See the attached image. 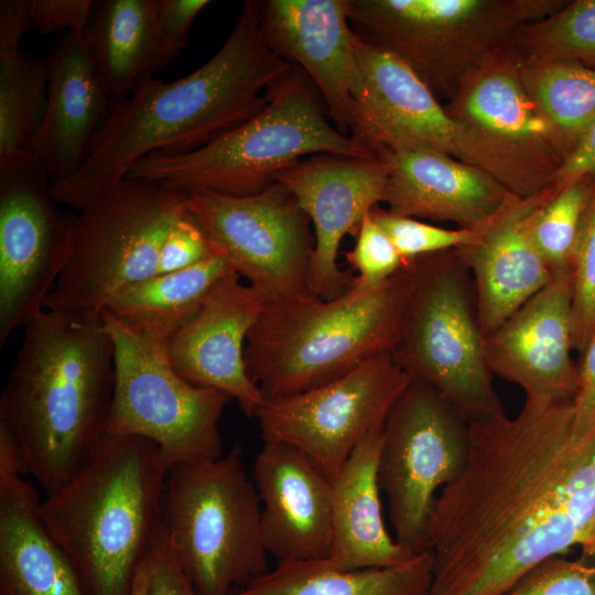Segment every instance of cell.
I'll return each instance as SVG.
<instances>
[{"label": "cell", "instance_id": "1", "mask_svg": "<svg viewBox=\"0 0 595 595\" xmlns=\"http://www.w3.org/2000/svg\"><path fill=\"white\" fill-rule=\"evenodd\" d=\"M595 518V429L574 435L573 400H524L469 422L459 476L428 524L429 595H504L540 562L581 547Z\"/></svg>", "mask_w": 595, "mask_h": 595}, {"label": "cell", "instance_id": "2", "mask_svg": "<svg viewBox=\"0 0 595 595\" xmlns=\"http://www.w3.org/2000/svg\"><path fill=\"white\" fill-rule=\"evenodd\" d=\"M292 68L264 42L257 1H246L229 36L202 66L169 83L151 77L111 99L86 159L71 176L51 182L52 196L79 212L140 159L185 154L214 142L260 112Z\"/></svg>", "mask_w": 595, "mask_h": 595}, {"label": "cell", "instance_id": "3", "mask_svg": "<svg viewBox=\"0 0 595 595\" xmlns=\"http://www.w3.org/2000/svg\"><path fill=\"white\" fill-rule=\"evenodd\" d=\"M0 397V423L25 472L50 495L89 459L107 434L115 345L102 313L43 310L23 327Z\"/></svg>", "mask_w": 595, "mask_h": 595}, {"label": "cell", "instance_id": "4", "mask_svg": "<svg viewBox=\"0 0 595 595\" xmlns=\"http://www.w3.org/2000/svg\"><path fill=\"white\" fill-rule=\"evenodd\" d=\"M169 469L153 442L107 433L85 465L41 499V519L86 595H131L162 523Z\"/></svg>", "mask_w": 595, "mask_h": 595}, {"label": "cell", "instance_id": "5", "mask_svg": "<svg viewBox=\"0 0 595 595\" xmlns=\"http://www.w3.org/2000/svg\"><path fill=\"white\" fill-rule=\"evenodd\" d=\"M412 275L407 263L381 285L331 300L270 299L251 327L245 363L264 400L328 383L394 349Z\"/></svg>", "mask_w": 595, "mask_h": 595}, {"label": "cell", "instance_id": "6", "mask_svg": "<svg viewBox=\"0 0 595 595\" xmlns=\"http://www.w3.org/2000/svg\"><path fill=\"white\" fill-rule=\"evenodd\" d=\"M315 154L377 156L332 125L318 90L293 65L255 117L193 152L149 154L127 176L187 195L208 192L242 197L264 191L280 171Z\"/></svg>", "mask_w": 595, "mask_h": 595}, {"label": "cell", "instance_id": "7", "mask_svg": "<svg viewBox=\"0 0 595 595\" xmlns=\"http://www.w3.org/2000/svg\"><path fill=\"white\" fill-rule=\"evenodd\" d=\"M561 0H349L351 30L402 60L439 96L506 51L524 24L563 7Z\"/></svg>", "mask_w": 595, "mask_h": 595}, {"label": "cell", "instance_id": "8", "mask_svg": "<svg viewBox=\"0 0 595 595\" xmlns=\"http://www.w3.org/2000/svg\"><path fill=\"white\" fill-rule=\"evenodd\" d=\"M162 523L199 595H234L269 571L261 504L240 445L215 459L172 466Z\"/></svg>", "mask_w": 595, "mask_h": 595}, {"label": "cell", "instance_id": "9", "mask_svg": "<svg viewBox=\"0 0 595 595\" xmlns=\"http://www.w3.org/2000/svg\"><path fill=\"white\" fill-rule=\"evenodd\" d=\"M405 263L412 291L393 359L468 423L506 414L484 351L472 277L459 255L450 250Z\"/></svg>", "mask_w": 595, "mask_h": 595}, {"label": "cell", "instance_id": "10", "mask_svg": "<svg viewBox=\"0 0 595 595\" xmlns=\"http://www.w3.org/2000/svg\"><path fill=\"white\" fill-rule=\"evenodd\" d=\"M187 197L127 176L79 210L68 262L44 307L100 314L119 291L158 274L161 247Z\"/></svg>", "mask_w": 595, "mask_h": 595}, {"label": "cell", "instance_id": "11", "mask_svg": "<svg viewBox=\"0 0 595 595\" xmlns=\"http://www.w3.org/2000/svg\"><path fill=\"white\" fill-rule=\"evenodd\" d=\"M445 108L457 127V160L519 198L554 187L566 155L506 51L468 75Z\"/></svg>", "mask_w": 595, "mask_h": 595}, {"label": "cell", "instance_id": "12", "mask_svg": "<svg viewBox=\"0 0 595 595\" xmlns=\"http://www.w3.org/2000/svg\"><path fill=\"white\" fill-rule=\"evenodd\" d=\"M115 345V389L107 433L156 444L170 468L223 455L219 421L232 400L192 385L172 367L165 344L102 312Z\"/></svg>", "mask_w": 595, "mask_h": 595}, {"label": "cell", "instance_id": "13", "mask_svg": "<svg viewBox=\"0 0 595 595\" xmlns=\"http://www.w3.org/2000/svg\"><path fill=\"white\" fill-rule=\"evenodd\" d=\"M468 452V421L435 389L411 380L385 422L378 469L397 542L428 551L436 493L459 476Z\"/></svg>", "mask_w": 595, "mask_h": 595}, {"label": "cell", "instance_id": "14", "mask_svg": "<svg viewBox=\"0 0 595 595\" xmlns=\"http://www.w3.org/2000/svg\"><path fill=\"white\" fill-rule=\"evenodd\" d=\"M28 151L0 158V347L45 310L72 250L75 215Z\"/></svg>", "mask_w": 595, "mask_h": 595}, {"label": "cell", "instance_id": "15", "mask_svg": "<svg viewBox=\"0 0 595 595\" xmlns=\"http://www.w3.org/2000/svg\"><path fill=\"white\" fill-rule=\"evenodd\" d=\"M186 205L215 251L269 300L311 294L315 236L309 216L283 184L274 182L242 197L192 193Z\"/></svg>", "mask_w": 595, "mask_h": 595}, {"label": "cell", "instance_id": "16", "mask_svg": "<svg viewBox=\"0 0 595 595\" xmlns=\"http://www.w3.org/2000/svg\"><path fill=\"white\" fill-rule=\"evenodd\" d=\"M410 382L392 353H385L323 386L264 400L253 418L263 441L296 447L333 480L356 446L383 428Z\"/></svg>", "mask_w": 595, "mask_h": 595}, {"label": "cell", "instance_id": "17", "mask_svg": "<svg viewBox=\"0 0 595 595\" xmlns=\"http://www.w3.org/2000/svg\"><path fill=\"white\" fill-rule=\"evenodd\" d=\"M350 137L379 156L432 150L457 159V127L402 60L356 35Z\"/></svg>", "mask_w": 595, "mask_h": 595}, {"label": "cell", "instance_id": "18", "mask_svg": "<svg viewBox=\"0 0 595 595\" xmlns=\"http://www.w3.org/2000/svg\"><path fill=\"white\" fill-rule=\"evenodd\" d=\"M388 163L381 156L354 158L315 154L283 169V184L309 216L315 248L309 290L321 300L345 294L354 275L342 270L338 252L346 235L355 236L363 218L383 201Z\"/></svg>", "mask_w": 595, "mask_h": 595}, {"label": "cell", "instance_id": "19", "mask_svg": "<svg viewBox=\"0 0 595 595\" xmlns=\"http://www.w3.org/2000/svg\"><path fill=\"white\" fill-rule=\"evenodd\" d=\"M268 300L231 271L165 343L169 360L181 377L192 385L226 392L251 418L264 398L247 372L245 346Z\"/></svg>", "mask_w": 595, "mask_h": 595}, {"label": "cell", "instance_id": "20", "mask_svg": "<svg viewBox=\"0 0 595 595\" xmlns=\"http://www.w3.org/2000/svg\"><path fill=\"white\" fill-rule=\"evenodd\" d=\"M572 349L570 268L553 273L543 289L484 337L491 374L517 385L526 399L534 401L573 400L578 371Z\"/></svg>", "mask_w": 595, "mask_h": 595}, {"label": "cell", "instance_id": "21", "mask_svg": "<svg viewBox=\"0 0 595 595\" xmlns=\"http://www.w3.org/2000/svg\"><path fill=\"white\" fill-rule=\"evenodd\" d=\"M257 6L267 45L306 74L331 121L350 136L356 34L349 23V0H262Z\"/></svg>", "mask_w": 595, "mask_h": 595}, {"label": "cell", "instance_id": "22", "mask_svg": "<svg viewBox=\"0 0 595 595\" xmlns=\"http://www.w3.org/2000/svg\"><path fill=\"white\" fill-rule=\"evenodd\" d=\"M253 478L268 554L278 562L324 560L332 543V479L300 450L277 441H263Z\"/></svg>", "mask_w": 595, "mask_h": 595}, {"label": "cell", "instance_id": "23", "mask_svg": "<svg viewBox=\"0 0 595 595\" xmlns=\"http://www.w3.org/2000/svg\"><path fill=\"white\" fill-rule=\"evenodd\" d=\"M45 61L46 107L29 151L56 181L79 169L112 98L89 57L84 32L63 34Z\"/></svg>", "mask_w": 595, "mask_h": 595}, {"label": "cell", "instance_id": "24", "mask_svg": "<svg viewBox=\"0 0 595 595\" xmlns=\"http://www.w3.org/2000/svg\"><path fill=\"white\" fill-rule=\"evenodd\" d=\"M554 190L530 198H513L477 231L472 245L456 249L472 277L484 337L500 327L553 277L533 244L530 221Z\"/></svg>", "mask_w": 595, "mask_h": 595}, {"label": "cell", "instance_id": "25", "mask_svg": "<svg viewBox=\"0 0 595 595\" xmlns=\"http://www.w3.org/2000/svg\"><path fill=\"white\" fill-rule=\"evenodd\" d=\"M379 156L389 166L382 203L397 215L479 231L516 198L487 173L446 153L409 150Z\"/></svg>", "mask_w": 595, "mask_h": 595}, {"label": "cell", "instance_id": "26", "mask_svg": "<svg viewBox=\"0 0 595 595\" xmlns=\"http://www.w3.org/2000/svg\"><path fill=\"white\" fill-rule=\"evenodd\" d=\"M382 440L383 428L367 435L332 480V543L321 560L332 569L389 567L418 554L397 542L383 522L378 477Z\"/></svg>", "mask_w": 595, "mask_h": 595}, {"label": "cell", "instance_id": "27", "mask_svg": "<svg viewBox=\"0 0 595 595\" xmlns=\"http://www.w3.org/2000/svg\"><path fill=\"white\" fill-rule=\"evenodd\" d=\"M40 501L23 474L0 473V595H86L41 519Z\"/></svg>", "mask_w": 595, "mask_h": 595}, {"label": "cell", "instance_id": "28", "mask_svg": "<svg viewBox=\"0 0 595 595\" xmlns=\"http://www.w3.org/2000/svg\"><path fill=\"white\" fill-rule=\"evenodd\" d=\"M84 35L111 98L130 95L181 53L158 25L155 0L94 1Z\"/></svg>", "mask_w": 595, "mask_h": 595}, {"label": "cell", "instance_id": "29", "mask_svg": "<svg viewBox=\"0 0 595 595\" xmlns=\"http://www.w3.org/2000/svg\"><path fill=\"white\" fill-rule=\"evenodd\" d=\"M231 271L229 261L215 252L186 269L155 274L122 289L102 312L130 331L165 344Z\"/></svg>", "mask_w": 595, "mask_h": 595}, {"label": "cell", "instance_id": "30", "mask_svg": "<svg viewBox=\"0 0 595 595\" xmlns=\"http://www.w3.org/2000/svg\"><path fill=\"white\" fill-rule=\"evenodd\" d=\"M433 578L431 551L396 566L335 570L321 560L278 562L234 595H429Z\"/></svg>", "mask_w": 595, "mask_h": 595}, {"label": "cell", "instance_id": "31", "mask_svg": "<svg viewBox=\"0 0 595 595\" xmlns=\"http://www.w3.org/2000/svg\"><path fill=\"white\" fill-rule=\"evenodd\" d=\"M517 64L524 88L567 156L595 123V69L566 63Z\"/></svg>", "mask_w": 595, "mask_h": 595}, {"label": "cell", "instance_id": "32", "mask_svg": "<svg viewBox=\"0 0 595 595\" xmlns=\"http://www.w3.org/2000/svg\"><path fill=\"white\" fill-rule=\"evenodd\" d=\"M506 52L523 64L566 63L595 69V0L566 2L522 25Z\"/></svg>", "mask_w": 595, "mask_h": 595}, {"label": "cell", "instance_id": "33", "mask_svg": "<svg viewBox=\"0 0 595 595\" xmlns=\"http://www.w3.org/2000/svg\"><path fill=\"white\" fill-rule=\"evenodd\" d=\"M46 99L45 60L23 51L0 60V158L29 151Z\"/></svg>", "mask_w": 595, "mask_h": 595}, {"label": "cell", "instance_id": "34", "mask_svg": "<svg viewBox=\"0 0 595 595\" xmlns=\"http://www.w3.org/2000/svg\"><path fill=\"white\" fill-rule=\"evenodd\" d=\"M592 183L586 178L555 187L531 217V238L553 273L570 268Z\"/></svg>", "mask_w": 595, "mask_h": 595}, {"label": "cell", "instance_id": "35", "mask_svg": "<svg viewBox=\"0 0 595 595\" xmlns=\"http://www.w3.org/2000/svg\"><path fill=\"white\" fill-rule=\"evenodd\" d=\"M572 338L580 354L595 333V177L570 259Z\"/></svg>", "mask_w": 595, "mask_h": 595}, {"label": "cell", "instance_id": "36", "mask_svg": "<svg viewBox=\"0 0 595 595\" xmlns=\"http://www.w3.org/2000/svg\"><path fill=\"white\" fill-rule=\"evenodd\" d=\"M370 215L390 237L405 262L467 247L477 238V231L443 228L416 218L393 214L379 205L370 210Z\"/></svg>", "mask_w": 595, "mask_h": 595}, {"label": "cell", "instance_id": "37", "mask_svg": "<svg viewBox=\"0 0 595 595\" xmlns=\"http://www.w3.org/2000/svg\"><path fill=\"white\" fill-rule=\"evenodd\" d=\"M355 237L354 248L345 252L346 262L357 271L351 290L377 288L404 267L405 261L370 212L363 218Z\"/></svg>", "mask_w": 595, "mask_h": 595}, {"label": "cell", "instance_id": "38", "mask_svg": "<svg viewBox=\"0 0 595 595\" xmlns=\"http://www.w3.org/2000/svg\"><path fill=\"white\" fill-rule=\"evenodd\" d=\"M504 595H595V562L551 556Z\"/></svg>", "mask_w": 595, "mask_h": 595}, {"label": "cell", "instance_id": "39", "mask_svg": "<svg viewBox=\"0 0 595 595\" xmlns=\"http://www.w3.org/2000/svg\"><path fill=\"white\" fill-rule=\"evenodd\" d=\"M215 252L204 229L187 208L165 236L160 251L158 274L186 269Z\"/></svg>", "mask_w": 595, "mask_h": 595}, {"label": "cell", "instance_id": "40", "mask_svg": "<svg viewBox=\"0 0 595 595\" xmlns=\"http://www.w3.org/2000/svg\"><path fill=\"white\" fill-rule=\"evenodd\" d=\"M147 565V595H199L177 560L163 523L154 534Z\"/></svg>", "mask_w": 595, "mask_h": 595}, {"label": "cell", "instance_id": "41", "mask_svg": "<svg viewBox=\"0 0 595 595\" xmlns=\"http://www.w3.org/2000/svg\"><path fill=\"white\" fill-rule=\"evenodd\" d=\"M94 0H32L34 28L48 35L63 32H84Z\"/></svg>", "mask_w": 595, "mask_h": 595}, {"label": "cell", "instance_id": "42", "mask_svg": "<svg viewBox=\"0 0 595 595\" xmlns=\"http://www.w3.org/2000/svg\"><path fill=\"white\" fill-rule=\"evenodd\" d=\"M210 3L208 0H155V19L164 37L182 51L195 18Z\"/></svg>", "mask_w": 595, "mask_h": 595}, {"label": "cell", "instance_id": "43", "mask_svg": "<svg viewBox=\"0 0 595 595\" xmlns=\"http://www.w3.org/2000/svg\"><path fill=\"white\" fill-rule=\"evenodd\" d=\"M581 355L578 387L573 398L576 439L585 437L595 429V333Z\"/></svg>", "mask_w": 595, "mask_h": 595}, {"label": "cell", "instance_id": "44", "mask_svg": "<svg viewBox=\"0 0 595 595\" xmlns=\"http://www.w3.org/2000/svg\"><path fill=\"white\" fill-rule=\"evenodd\" d=\"M32 28V0H1L0 60L20 53L21 43Z\"/></svg>", "mask_w": 595, "mask_h": 595}, {"label": "cell", "instance_id": "45", "mask_svg": "<svg viewBox=\"0 0 595 595\" xmlns=\"http://www.w3.org/2000/svg\"><path fill=\"white\" fill-rule=\"evenodd\" d=\"M595 177V123L564 160L554 187L560 188L581 180Z\"/></svg>", "mask_w": 595, "mask_h": 595}, {"label": "cell", "instance_id": "46", "mask_svg": "<svg viewBox=\"0 0 595 595\" xmlns=\"http://www.w3.org/2000/svg\"><path fill=\"white\" fill-rule=\"evenodd\" d=\"M148 582H149V573H148L147 559H145V561L139 567L137 575L134 577L131 595H147Z\"/></svg>", "mask_w": 595, "mask_h": 595}, {"label": "cell", "instance_id": "47", "mask_svg": "<svg viewBox=\"0 0 595 595\" xmlns=\"http://www.w3.org/2000/svg\"><path fill=\"white\" fill-rule=\"evenodd\" d=\"M583 558L595 559V518L587 531L584 541L581 544Z\"/></svg>", "mask_w": 595, "mask_h": 595}]
</instances>
